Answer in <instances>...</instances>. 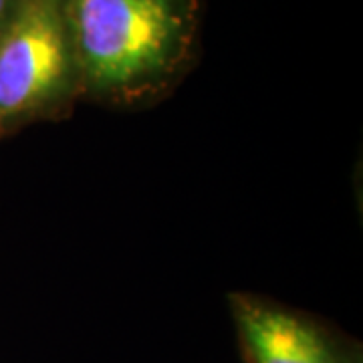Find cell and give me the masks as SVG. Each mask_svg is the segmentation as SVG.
Wrapping results in <instances>:
<instances>
[{"instance_id":"obj_1","label":"cell","mask_w":363,"mask_h":363,"mask_svg":"<svg viewBox=\"0 0 363 363\" xmlns=\"http://www.w3.org/2000/svg\"><path fill=\"white\" fill-rule=\"evenodd\" d=\"M81 95L145 104L194 61L200 0H61Z\"/></svg>"},{"instance_id":"obj_2","label":"cell","mask_w":363,"mask_h":363,"mask_svg":"<svg viewBox=\"0 0 363 363\" xmlns=\"http://www.w3.org/2000/svg\"><path fill=\"white\" fill-rule=\"evenodd\" d=\"M81 95L61 0H18L0 35V130L51 117Z\"/></svg>"},{"instance_id":"obj_3","label":"cell","mask_w":363,"mask_h":363,"mask_svg":"<svg viewBox=\"0 0 363 363\" xmlns=\"http://www.w3.org/2000/svg\"><path fill=\"white\" fill-rule=\"evenodd\" d=\"M228 309L247 363H362L353 343L277 301L230 293Z\"/></svg>"},{"instance_id":"obj_4","label":"cell","mask_w":363,"mask_h":363,"mask_svg":"<svg viewBox=\"0 0 363 363\" xmlns=\"http://www.w3.org/2000/svg\"><path fill=\"white\" fill-rule=\"evenodd\" d=\"M16 4H18V0H0V35L4 33V28L9 25Z\"/></svg>"}]
</instances>
